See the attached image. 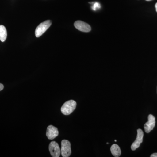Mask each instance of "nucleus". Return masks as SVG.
Instances as JSON below:
<instances>
[{
    "mask_svg": "<svg viewBox=\"0 0 157 157\" xmlns=\"http://www.w3.org/2000/svg\"><path fill=\"white\" fill-rule=\"evenodd\" d=\"M76 107V101L73 100H70L63 104L61 109V111L64 115H70L75 110Z\"/></svg>",
    "mask_w": 157,
    "mask_h": 157,
    "instance_id": "nucleus-1",
    "label": "nucleus"
},
{
    "mask_svg": "<svg viewBox=\"0 0 157 157\" xmlns=\"http://www.w3.org/2000/svg\"><path fill=\"white\" fill-rule=\"evenodd\" d=\"M52 25V21L50 20H47L41 23L36 29L35 31V35L37 38L42 36L46 32Z\"/></svg>",
    "mask_w": 157,
    "mask_h": 157,
    "instance_id": "nucleus-2",
    "label": "nucleus"
},
{
    "mask_svg": "<svg viewBox=\"0 0 157 157\" xmlns=\"http://www.w3.org/2000/svg\"><path fill=\"white\" fill-rule=\"evenodd\" d=\"M61 154L63 157L70 156L71 154V144L68 140H63L61 142Z\"/></svg>",
    "mask_w": 157,
    "mask_h": 157,
    "instance_id": "nucleus-3",
    "label": "nucleus"
},
{
    "mask_svg": "<svg viewBox=\"0 0 157 157\" xmlns=\"http://www.w3.org/2000/svg\"><path fill=\"white\" fill-rule=\"evenodd\" d=\"M49 150L52 156L59 157L61 154V149L58 144L56 141H52L49 145Z\"/></svg>",
    "mask_w": 157,
    "mask_h": 157,
    "instance_id": "nucleus-4",
    "label": "nucleus"
},
{
    "mask_svg": "<svg viewBox=\"0 0 157 157\" xmlns=\"http://www.w3.org/2000/svg\"><path fill=\"white\" fill-rule=\"evenodd\" d=\"M144 133L142 130L138 129L137 130V136L135 142L132 144L131 149L132 151H135L136 149L140 147V144L143 141Z\"/></svg>",
    "mask_w": 157,
    "mask_h": 157,
    "instance_id": "nucleus-5",
    "label": "nucleus"
},
{
    "mask_svg": "<svg viewBox=\"0 0 157 157\" xmlns=\"http://www.w3.org/2000/svg\"><path fill=\"white\" fill-rule=\"evenodd\" d=\"M74 26L78 30L85 33H88L91 30L89 25L81 21H77L74 23Z\"/></svg>",
    "mask_w": 157,
    "mask_h": 157,
    "instance_id": "nucleus-6",
    "label": "nucleus"
},
{
    "mask_svg": "<svg viewBox=\"0 0 157 157\" xmlns=\"http://www.w3.org/2000/svg\"><path fill=\"white\" fill-rule=\"evenodd\" d=\"M155 124V117L152 114H150L148 117V121L144 125V129L147 133H149L154 129Z\"/></svg>",
    "mask_w": 157,
    "mask_h": 157,
    "instance_id": "nucleus-7",
    "label": "nucleus"
},
{
    "mask_svg": "<svg viewBox=\"0 0 157 157\" xmlns=\"http://www.w3.org/2000/svg\"><path fill=\"white\" fill-rule=\"evenodd\" d=\"M46 135L48 139L52 140L58 136V130L53 126H48L47 128Z\"/></svg>",
    "mask_w": 157,
    "mask_h": 157,
    "instance_id": "nucleus-8",
    "label": "nucleus"
},
{
    "mask_svg": "<svg viewBox=\"0 0 157 157\" xmlns=\"http://www.w3.org/2000/svg\"><path fill=\"white\" fill-rule=\"evenodd\" d=\"M110 151L113 156L119 157L121 155V150L118 145L116 144H113L111 147Z\"/></svg>",
    "mask_w": 157,
    "mask_h": 157,
    "instance_id": "nucleus-9",
    "label": "nucleus"
},
{
    "mask_svg": "<svg viewBox=\"0 0 157 157\" xmlns=\"http://www.w3.org/2000/svg\"><path fill=\"white\" fill-rule=\"evenodd\" d=\"M7 37V32L6 28L3 25H0V40L1 42L6 41Z\"/></svg>",
    "mask_w": 157,
    "mask_h": 157,
    "instance_id": "nucleus-10",
    "label": "nucleus"
},
{
    "mask_svg": "<svg viewBox=\"0 0 157 157\" xmlns=\"http://www.w3.org/2000/svg\"><path fill=\"white\" fill-rule=\"evenodd\" d=\"M101 7L100 4L98 2L94 3V6H93L92 8L94 10H96V9H98V8H100Z\"/></svg>",
    "mask_w": 157,
    "mask_h": 157,
    "instance_id": "nucleus-11",
    "label": "nucleus"
},
{
    "mask_svg": "<svg viewBox=\"0 0 157 157\" xmlns=\"http://www.w3.org/2000/svg\"><path fill=\"white\" fill-rule=\"evenodd\" d=\"M151 157H157V153H155L152 154L150 156Z\"/></svg>",
    "mask_w": 157,
    "mask_h": 157,
    "instance_id": "nucleus-12",
    "label": "nucleus"
},
{
    "mask_svg": "<svg viewBox=\"0 0 157 157\" xmlns=\"http://www.w3.org/2000/svg\"><path fill=\"white\" fill-rule=\"evenodd\" d=\"M3 89H4V85H3V84H1V83H0V91H2V90H3Z\"/></svg>",
    "mask_w": 157,
    "mask_h": 157,
    "instance_id": "nucleus-13",
    "label": "nucleus"
},
{
    "mask_svg": "<svg viewBox=\"0 0 157 157\" xmlns=\"http://www.w3.org/2000/svg\"><path fill=\"white\" fill-rule=\"evenodd\" d=\"M155 7L156 11L157 12V3H156L155 5Z\"/></svg>",
    "mask_w": 157,
    "mask_h": 157,
    "instance_id": "nucleus-14",
    "label": "nucleus"
},
{
    "mask_svg": "<svg viewBox=\"0 0 157 157\" xmlns=\"http://www.w3.org/2000/svg\"><path fill=\"white\" fill-rule=\"evenodd\" d=\"M145 1H152V0H145Z\"/></svg>",
    "mask_w": 157,
    "mask_h": 157,
    "instance_id": "nucleus-15",
    "label": "nucleus"
},
{
    "mask_svg": "<svg viewBox=\"0 0 157 157\" xmlns=\"http://www.w3.org/2000/svg\"><path fill=\"white\" fill-rule=\"evenodd\" d=\"M115 142H116L117 140H115Z\"/></svg>",
    "mask_w": 157,
    "mask_h": 157,
    "instance_id": "nucleus-16",
    "label": "nucleus"
}]
</instances>
